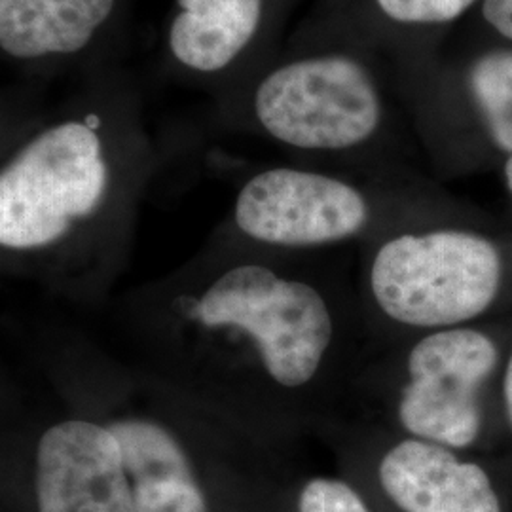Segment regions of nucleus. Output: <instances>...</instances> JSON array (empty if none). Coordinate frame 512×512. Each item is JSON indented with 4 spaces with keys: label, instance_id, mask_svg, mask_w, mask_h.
Masks as SVG:
<instances>
[{
    "label": "nucleus",
    "instance_id": "6",
    "mask_svg": "<svg viewBox=\"0 0 512 512\" xmlns=\"http://www.w3.org/2000/svg\"><path fill=\"white\" fill-rule=\"evenodd\" d=\"M37 382L38 406L2 387V512H135L109 427Z\"/></svg>",
    "mask_w": 512,
    "mask_h": 512
},
{
    "label": "nucleus",
    "instance_id": "14",
    "mask_svg": "<svg viewBox=\"0 0 512 512\" xmlns=\"http://www.w3.org/2000/svg\"><path fill=\"white\" fill-rule=\"evenodd\" d=\"M387 18L399 23H448L476 0H376Z\"/></svg>",
    "mask_w": 512,
    "mask_h": 512
},
{
    "label": "nucleus",
    "instance_id": "4",
    "mask_svg": "<svg viewBox=\"0 0 512 512\" xmlns=\"http://www.w3.org/2000/svg\"><path fill=\"white\" fill-rule=\"evenodd\" d=\"M511 332L507 315L370 346L330 421L459 452L482 448L497 440V382Z\"/></svg>",
    "mask_w": 512,
    "mask_h": 512
},
{
    "label": "nucleus",
    "instance_id": "3",
    "mask_svg": "<svg viewBox=\"0 0 512 512\" xmlns=\"http://www.w3.org/2000/svg\"><path fill=\"white\" fill-rule=\"evenodd\" d=\"M114 192L92 124L65 122L29 139L0 171L2 275L76 310H105L126 264L103 232Z\"/></svg>",
    "mask_w": 512,
    "mask_h": 512
},
{
    "label": "nucleus",
    "instance_id": "8",
    "mask_svg": "<svg viewBox=\"0 0 512 512\" xmlns=\"http://www.w3.org/2000/svg\"><path fill=\"white\" fill-rule=\"evenodd\" d=\"M372 219V203L355 184L319 171L274 167L241 186L232 213V243L315 255L361 238Z\"/></svg>",
    "mask_w": 512,
    "mask_h": 512
},
{
    "label": "nucleus",
    "instance_id": "2",
    "mask_svg": "<svg viewBox=\"0 0 512 512\" xmlns=\"http://www.w3.org/2000/svg\"><path fill=\"white\" fill-rule=\"evenodd\" d=\"M27 368L120 442L135 512H272L291 454L131 365L63 317L18 321Z\"/></svg>",
    "mask_w": 512,
    "mask_h": 512
},
{
    "label": "nucleus",
    "instance_id": "1",
    "mask_svg": "<svg viewBox=\"0 0 512 512\" xmlns=\"http://www.w3.org/2000/svg\"><path fill=\"white\" fill-rule=\"evenodd\" d=\"M220 241L118 294L101 340L131 365L293 454L332 420L370 349L355 275Z\"/></svg>",
    "mask_w": 512,
    "mask_h": 512
},
{
    "label": "nucleus",
    "instance_id": "17",
    "mask_svg": "<svg viewBox=\"0 0 512 512\" xmlns=\"http://www.w3.org/2000/svg\"><path fill=\"white\" fill-rule=\"evenodd\" d=\"M503 177H505V184H507V190L511 192L512 196V156H509V158L505 160V165H503Z\"/></svg>",
    "mask_w": 512,
    "mask_h": 512
},
{
    "label": "nucleus",
    "instance_id": "12",
    "mask_svg": "<svg viewBox=\"0 0 512 512\" xmlns=\"http://www.w3.org/2000/svg\"><path fill=\"white\" fill-rule=\"evenodd\" d=\"M469 86L482 126L499 152L512 156V52L497 50L478 57Z\"/></svg>",
    "mask_w": 512,
    "mask_h": 512
},
{
    "label": "nucleus",
    "instance_id": "5",
    "mask_svg": "<svg viewBox=\"0 0 512 512\" xmlns=\"http://www.w3.org/2000/svg\"><path fill=\"white\" fill-rule=\"evenodd\" d=\"M370 346L512 315V251L484 232L433 226L376 239L355 272Z\"/></svg>",
    "mask_w": 512,
    "mask_h": 512
},
{
    "label": "nucleus",
    "instance_id": "13",
    "mask_svg": "<svg viewBox=\"0 0 512 512\" xmlns=\"http://www.w3.org/2000/svg\"><path fill=\"white\" fill-rule=\"evenodd\" d=\"M272 512H376L365 492L348 475L287 476Z\"/></svg>",
    "mask_w": 512,
    "mask_h": 512
},
{
    "label": "nucleus",
    "instance_id": "15",
    "mask_svg": "<svg viewBox=\"0 0 512 512\" xmlns=\"http://www.w3.org/2000/svg\"><path fill=\"white\" fill-rule=\"evenodd\" d=\"M497 439L512 444V332L497 382Z\"/></svg>",
    "mask_w": 512,
    "mask_h": 512
},
{
    "label": "nucleus",
    "instance_id": "16",
    "mask_svg": "<svg viewBox=\"0 0 512 512\" xmlns=\"http://www.w3.org/2000/svg\"><path fill=\"white\" fill-rule=\"evenodd\" d=\"M482 16L499 35L512 40V0H484Z\"/></svg>",
    "mask_w": 512,
    "mask_h": 512
},
{
    "label": "nucleus",
    "instance_id": "9",
    "mask_svg": "<svg viewBox=\"0 0 512 512\" xmlns=\"http://www.w3.org/2000/svg\"><path fill=\"white\" fill-rule=\"evenodd\" d=\"M260 126L275 141L315 152L349 150L380 126V97L365 69L342 55L285 65L255 95Z\"/></svg>",
    "mask_w": 512,
    "mask_h": 512
},
{
    "label": "nucleus",
    "instance_id": "7",
    "mask_svg": "<svg viewBox=\"0 0 512 512\" xmlns=\"http://www.w3.org/2000/svg\"><path fill=\"white\" fill-rule=\"evenodd\" d=\"M315 437L393 512H503L494 478L469 452L351 421H329Z\"/></svg>",
    "mask_w": 512,
    "mask_h": 512
},
{
    "label": "nucleus",
    "instance_id": "11",
    "mask_svg": "<svg viewBox=\"0 0 512 512\" xmlns=\"http://www.w3.org/2000/svg\"><path fill=\"white\" fill-rule=\"evenodd\" d=\"M181 14L173 19L169 48L194 71L215 73L230 65L262 18V0H177Z\"/></svg>",
    "mask_w": 512,
    "mask_h": 512
},
{
    "label": "nucleus",
    "instance_id": "10",
    "mask_svg": "<svg viewBox=\"0 0 512 512\" xmlns=\"http://www.w3.org/2000/svg\"><path fill=\"white\" fill-rule=\"evenodd\" d=\"M114 0H0V46L18 59L82 50Z\"/></svg>",
    "mask_w": 512,
    "mask_h": 512
}]
</instances>
